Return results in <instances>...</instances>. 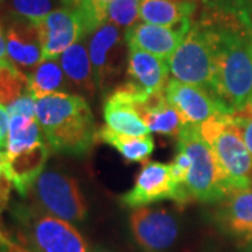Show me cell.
<instances>
[{
    "label": "cell",
    "instance_id": "obj_1",
    "mask_svg": "<svg viewBox=\"0 0 252 252\" xmlns=\"http://www.w3.org/2000/svg\"><path fill=\"white\" fill-rule=\"evenodd\" d=\"M205 17L216 34L212 94L231 114L252 99V20L244 4H210Z\"/></svg>",
    "mask_w": 252,
    "mask_h": 252
},
{
    "label": "cell",
    "instance_id": "obj_13",
    "mask_svg": "<svg viewBox=\"0 0 252 252\" xmlns=\"http://www.w3.org/2000/svg\"><path fill=\"white\" fill-rule=\"evenodd\" d=\"M190 26V21L178 27H161L147 23L135 24L125 32L126 44L127 48H136L164 61H170L188 34Z\"/></svg>",
    "mask_w": 252,
    "mask_h": 252
},
{
    "label": "cell",
    "instance_id": "obj_8",
    "mask_svg": "<svg viewBox=\"0 0 252 252\" xmlns=\"http://www.w3.org/2000/svg\"><path fill=\"white\" fill-rule=\"evenodd\" d=\"M126 46L125 34L122 35L121 30L108 21L90 34L87 48L101 93L109 90L124 72L125 61L127 62Z\"/></svg>",
    "mask_w": 252,
    "mask_h": 252
},
{
    "label": "cell",
    "instance_id": "obj_27",
    "mask_svg": "<svg viewBox=\"0 0 252 252\" xmlns=\"http://www.w3.org/2000/svg\"><path fill=\"white\" fill-rule=\"evenodd\" d=\"M115 0H77L76 7L80 11L81 17L84 20V26L87 35H90L94 30L107 23V10L109 4Z\"/></svg>",
    "mask_w": 252,
    "mask_h": 252
},
{
    "label": "cell",
    "instance_id": "obj_4",
    "mask_svg": "<svg viewBox=\"0 0 252 252\" xmlns=\"http://www.w3.org/2000/svg\"><path fill=\"white\" fill-rule=\"evenodd\" d=\"M11 216L21 247L30 252H90L72 223L44 213L32 205H14Z\"/></svg>",
    "mask_w": 252,
    "mask_h": 252
},
{
    "label": "cell",
    "instance_id": "obj_5",
    "mask_svg": "<svg viewBox=\"0 0 252 252\" xmlns=\"http://www.w3.org/2000/svg\"><path fill=\"white\" fill-rule=\"evenodd\" d=\"M177 147L190 158L187 180L178 189V205L190 202L217 203L225 196L216 158L196 125H184L177 137Z\"/></svg>",
    "mask_w": 252,
    "mask_h": 252
},
{
    "label": "cell",
    "instance_id": "obj_25",
    "mask_svg": "<svg viewBox=\"0 0 252 252\" xmlns=\"http://www.w3.org/2000/svg\"><path fill=\"white\" fill-rule=\"evenodd\" d=\"M30 93L28 76L11 62L0 63V105L9 107L13 101Z\"/></svg>",
    "mask_w": 252,
    "mask_h": 252
},
{
    "label": "cell",
    "instance_id": "obj_6",
    "mask_svg": "<svg viewBox=\"0 0 252 252\" xmlns=\"http://www.w3.org/2000/svg\"><path fill=\"white\" fill-rule=\"evenodd\" d=\"M170 73L174 80L213 90L217 67L216 34L206 18L192 24L188 34L170 61Z\"/></svg>",
    "mask_w": 252,
    "mask_h": 252
},
{
    "label": "cell",
    "instance_id": "obj_9",
    "mask_svg": "<svg viewBox=\"0 0 252 252\" xmlns=\"http://www.w3.org/2000/svg\"><path fill=\"white\" fill-rule=\"evenodd\" d=\"M129 224L135 241L146 252L168 250L180 233L177 219L167 209L136 207L129 217Z\"/></svg>",
    "mask_w": 252,
    "mask_h": 252
},
{
    "label": "cell",
    "instance_id": "obj_15",
    "mask_svg": "<svg viewBox=\"0 0 252 252\" xmlns=\"http://www.w3.org/2000/svg\"><path fill=\"white\" fill-rule=\"evenodd\" d=\"M217 203L215 220L220 230L240 243H251L252 189L234 190Z\"/></svg>",
    "mask_w": 252,
    "mask_h": 252
},
{
    "label": "cell",
    "instance_id": "obj_20",
    "mask_svg": "<svg viewBox=\"0 0 252 252\" xmlns=\"http://www.w3.org/2000/svg\"><path fill=\"white\" fill-rule=\"evenodd\" d=\"M104 119L111 130L129 136L150 135L149 127L136 109L118 93L112 91L104 104Z\"/></svg>",
    "mask_w": 252,
    "mask_h": 252
},
{
    "label": "cell",
    "instance_id": "obj_10",
    "mask_svg": "<svg viewBox=\"0 0 252 252\" xmlns=\"http://www.w3.org/2000/svg\"><path fill=\"white\" fill-rule=\"evenodd\" d=\"M164 95L178 111L184 125L200 126L210 118L231 115V112L212 93L198 86L185 84L172 79L165 86Z\"/></svg>",
    "mask_w": 252,
    "mask_h": 252
},
{
    "label": "cell",
    "instance_id": "obj_22",
    "mask_svg": "<svg viewBox=\"0 0 252 252\" xmlns=\"http://www.w3.org/2000/svg\"><path fill=\"white\" fill-rule=\"evenodd\" d=\"M97 142L112 146L129 162H144L154 152V140L150 135L129 136L117 133L109 127L97 130Z\"/></svg>",
    "mask_w": 252,
    "mask_h": 252
},
{
    "label": "cell",
    "instance_id": "obj_33",
    "mask_svg": "<svg viewBox=\"0 0 252 252\" xmlns=\"http://www.w3.org/2000/svg\"><path fill=\"white\" fill-rule=\"evenodd\" d=\"M62 1L64 3V6H74L77 0H62Z\"/></svg>",
    "mask_w": 252,
    "mask_h": 252
},
{
    "label": "cell",
    "instance_id": "obj_32",
    "mask_svg": "<svg viewBox=\"0 0 252 252\" xmlns=\"http://www.w3.org/2000/svg\"><path fill=\"white\" fill-rule=\"evenodd\" d=\"M6 160H7V157H6V152L0 150V178L4 175V165H6Z\"/></svg>",
    "mask_w": 252,
    "mask_h": 252
},
{
    "label": "cell",
    "instance_id": "obj_16",
    "mask_svg": "<svg viewBox=\"0 0 252 252\" xmlns=\"http://www.w3.org/2000/svg\"><path fill=\"white\" fill-rule=\"evenodd\" d=\"M127 81L132 89L147 94L162 93L168 84V61L136 48H127Z\"/></svg>",
    "mask_w": 252,
    "mask_h": 252
},
{
    "label": "cell",
    "instance_id": "obj_12",
    "mask_svg": "<svg viewBox=\"0 0 252 252\" xmlns=\"http://www.w3.org/2000/svg\"><path fill=\"white\" fill-rule=\"evenodd\" d=\"M168 199L174 202L178 199V187L172 178L170 164L152 161L144 164L133 187L121 196V203L136 209Z\"/></svg>",
    "mask_w": 252,
    "mask_h": 252
},
{
    "label": "cell",
    "instance_id": "obj_23",
    "mask_svg": "<svg viewBox=\"0 0 252 252\" xmlns=\"http://www.w3.org/2000/svg\"><path fill=\"white\" fill-rule=\"evenodd\" d=\"M42 132L36 122V118H28L23 115L10 117L9 136L6 156L14 157L17 154L34 147L35 144L44 142Z\"/></svg>",
    "mask_w": 252,
    "mask_h": 252
},
{
    "label": "cell",
    "instance_id": "obj_19",
    "mask_svg": "<svg viewBox=\"0 0 252 252\" xmlns=\"http://www.w3.org/2000/svg\"><path fill=\"white\" fill-rule=\"evenodd\" d=\"M195 4L188 0H140V18L147 24L178 27L190 21Z\"/></svg>",
    "mask_w": 252,
    "mask_h": 252
},
{
    "label": "cell",
    "instance_id": "obj_21",
    "mask_svg": "<svg viewBox=\"0 0 252 252\" xmlns=\"http://www.w3.org/2000/svg\"><path fill=\"white\" fill-rule=\"evenodd\" d=\"M27 76L30 81V94L36 99L58 93L76 94L70 81L67 80L63 72L61 63L56 62V59L42 61Z\"/></svg>",
    "mask_w": 252,
    "mask_h": 252
},
{
    "label": "cell",
    "instance_id": "obj_7",
    "mask_svg": "<svg viewBox=\"0 0 252 252\" xmlns=\"http://www.w3.org/2000/svg\"><path fill=\"white\" fill-rule=\"evenodd\" d=\"M31 205L69 223H81L87 203L74 178L56 170H44L28 192Z\"/></svg>",
    "mask_w": 252,
    "mask_h": 252
},
{
    "label": "cell",
    "instance_id": "obj_30",
    "mask_svg": "<svg viewBox=\"0 0 252 252\" xmlns=\"http://www.w3.org/2000/svg\"><path fill=\"white\" fill-rule=\"evenodd\" d=\"M10 115L6 107L0 105V150L6 152L7 147V136H9Z\"/></svg>",
    "mask_w": 252,
    "mask_h": 252
},
{
    "label": "cell",
    "instance_id": "obj_3",
    "mask_svg": "<svg viewBox=\"0 0 252 252\" xmlns=\"http://www.w3.org/2000/svg\"><path fill=\"white\" fill-rule=\"evenodd\" d=\"M199 129L215 154L225 196L234 190L251 189L252 154L230 115L210 118Z\"/></svg>",
    "mask_w": 252,
    "mask_h": 252
},
{
    "label": "cell",
    "instance_id": "obj_28",
    "mask_svg": "<svg viewBox=\"0 0 252 252\" xmlns=\"http://www.w3.org/2000/svg\"><path fill=\"white\" fill-rule=\"evenodd\" d=\"M233 125L238 129L247 149L252 154V99L248 101L243 108L230 115Z\"/></svg>",
    "mask_w": 252,
    "mask_h": 252
},
{
    "label": "cell",
    "instance_id": "obj_29",
    "mask_svg": "<svg viewBox=\"0 0 252 252\" xmlns=\"http://www.w3.org/2000/svg\"><path fill=\"white\" fill-rule=\"evenodd\" d=\"M6 108L9 111L10 117L23 115L28 118H36V98L28 93V94L21 95L16 101H13Z\"/></svg>",
    "mask_w": 252,
    "mask_h": 252
},
{
    "label": "cell",
    "instance_id": "obj_35",
    "mask_svg": "<svg viewBox=\"0 0 252 252\" xmlns=\"http://www.w3.org/2000/svg\"><path fill=\"white\" fill-rule=\"evenodd\" d=\"M251 252H252V251H251Z\"/></svg>",
    "mask_w": 252,
    "mask_h": 252
},
{
    "label": "cell",
    "instance_id": "obj_2",
    "mask_svg": "<svg viewBox=\"0 0 252 252\" xmlns=\"http://www.w3.org/2000/svg\"><path fill=\"white\" fill-rule=\"evenodd\" d=\"M36 122L51 150L84 156L97 142L87 99L80 94H51L36 99Z\"/></svg>",
    "mask_w": 252,
    "mask_h": 252
},
{
    "label": "cell",
    "instance_id": "obj_18",
    "mask_svg": "<svg viewBox=\"0 0 252 252\" xmlns=\"http://www.w3.org/2000/svg\"><path fill=\"white\" fill-rule=\"evenodd\" d=\"M59 63L67 80L73 86L74 93L77 91L87 97H93L95 94V90L98 87L95 83L89 48L84 38L70 46L69 49H66L61 55Z\"/></svg>",
    "mask_w": 252,
    "mask_h": 252
},
{
    "label": "cell",
    "instance_id": "obj_24",
    "mask_svg": "<svg viewBox=\"0 0 252 252\" xmlns=\"http://www.w3.org/2000/svg\"><path fill=\"white\" fill-rule=\"evenodd\" d=\"M1 6L9 18L39 24L59 6H64V3L62 0H1Z\"/></svg>",
    "mask_w": 252,
    "mask_h": 252
},
{
    "label": "cell",
    "instance_id": "obj_17",
    "mask_svg": "<svg viewBox=\"0 0 252 252\" xmlns=\"http://www.w3.org/2000/svg\"><path fill=\"white\" fill-rule=\"evenodd\" d=\"M48 157L49 146L45 140L14 157H7L4 174L9 178L11 187L16 189V192L21 198L28 196L31 187L41 175V172L44 171Z\"/></svg>",
    "mask_w": 252,
    "mask_h": 252
},
{
    "label": "cell",
    "instance_id": "obj_34",
    "mask_svg": "<svg viewBox=\"0 0 252 252\" xmlns=\"http://www.w3.org/2000/svg\"><path fill=\"white\" fill-rule=\"evenodd\" d=\"M95 252H107V251H95Z\"/></svg>",
    "mask_w": 252,
    "mask_h": 252
},
{
    "label": "cell",
    "instance_id": "obj_11",
    "mask_svg": "<svg viewBox=\"0 0 252 252\" xmlns=\"http://www.w3.org/2000/svg\"><path fill=\"white\" fill-rule=\"evenodd\" d=\"M38 28L44 61L61 58L66 49L87 36L84 20L76 6L55 10L38 24Z\"/></svg>",
    "mask_w": 252,
    "mask_h": 252
},
{
    "label": "cell",
    "instance_id": "obj_26",
    "mask_svg": "<svg viewBox=\"0 0 252 252\" xmlns=\"http://www.w3.org/2000/svg\"><path fill=\"white\" fill-rule=\"evenodd\" d=\"M140 17V0H115L107 10V21L127 31Z\"/></svg>",
    "mask_w": 252,
    "mask_h": 252
},
{
    "label": "cell",
    "instance_id": "obj_31",
    "mask_svg": "<svg viewBox=\"0 0 252 252\" xmlns=\"http://www.w3.org/2000/svg\"><path fill=\"white\" fill-rule=\"evenodd\" d=\"M10 62L7 58V46H6V34L0 24V63Z\"/></svg>",
    "mask_w": 252,
    "mask_h": 252
},
{
    "label": "cell",
    "instance_id": "obj_14",
    "mask_svg": "<svg viewBox=\"0 0 252 252\" xmlns=\"http://www.w3.org/2000/svg\"><path fill=\"white\" fill-rule=\"evenodd\" d=\"M7 58L18 70L27 74L44 61L38 24L10 18L6 28Z\"/></svg>",
    "mask_w": 252,
    "mask_h": 252
}]
</instances>
